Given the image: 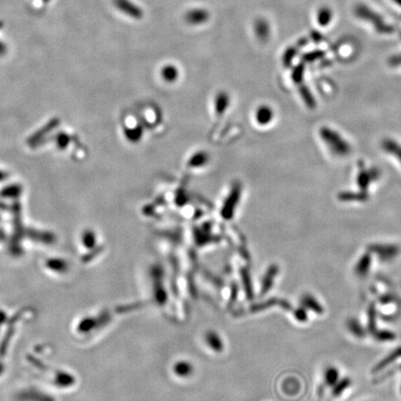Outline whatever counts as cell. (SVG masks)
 <instances>
[{
    "label": "cell",
    "mask_w": 401,
    "mask_h": 401,
    "mask_svg": "<svg viewBox=\"0 0 401 401\" xmlns=\"http://www.w3.org/2000/svg\"><path fill=\"white\" fill-rule=\"evenodd\" d=\"M321 137L335 154L344 155L349 153L350 147L336 132L332 131L328 128H323L321 130Z\"/></svg>",
    "instance_id": "6da1fadb"
},
{
    "label": "cell",
    "mask_w": 401,
    "mask_h": 401,
    "mask_svg": "<svg viewBox=\"0 0 401 401\" xmlns=\"http://www.w3.org/2000/svg\"><path fill=\"white\" fill-rule=\"evenodd\" d=\"M369 252L376 254L384 261H388L399 255L400 248L393 244H373L369 247Z\"/></svg>",
    "instance_id": "7a4b0ae2"
},
{
    "label": "cell",
    "mask_w": 401,
    "mask_h": 401,
    "mask_svg": "<svg viewBox=\"0 0 401 401\" xmlns=\"http://www.w3.org/2000/svg\"><path fill=\"white\" fill-rule=\"evenodd\" d=\"M173 372L176 377L188 378L194 372V366L189 360L180 359L175 362L173 366Z\"/></svg>",
    "instance_id": "3957f363"
},
{
    "label": "cell",
    "mask_w": 401,
    "mask_h": 401,
    "mask_svg": "<svg viewBox=\"0 0 401 401\" xmlns=\"http://www.w3.org/2000/svg\"><path fill=\"white\" fill-rule=\"evenodd\" d=\"M205 343L211 348L212 350L215 352H221L224 348V344L222 342V339L217 332L209 331L205 334L204 337Z\"/></svg>",
    "instance_id": "277c9868"
},
{
    "label": "cell",
    "mask_w": 401,
    "mask_h": 401,
    "mask_svg": "<svg viewBox=\"0 0 401 401\" xmlns=\"http://www.w3.org/2000/svg\"><path fill=\"white\" fill-rule=\"evenodd\" d=\"M371 265H372L371 253L368 252L367 254L362 255L356 264V266H355L356 275L358 277H365L368 274V272L370 271Z\"/></svg>",
    "instance_id": "5b68a950"
},
{
    "label": "cell",
    "mask_w": 401,
    "mask_h": 401,
    "mask_svg": "<svg viewBox=\"0 0 401 401\" xmlns=\"http://www.w3.org/2000/svg\"><path fill=\"white\" fill-rule=\"evenodd\" d=\"M400 357H401V347H398L394 351H392L389 355H387V357L383 358L379 363L372 369V372L373 373L379 372L380 371L384 370L388 365H390L392 362H395L396 360H398Z\"/></svg>",
    "instance_id": "8992f818"
},
{
    "label": "cell",
    "mask_w": 401,
    "mask_h": 401,
    "mask_svg": "<svg viewBox=\"0 0 401 401\" xmlns=\"http://www.w3.org/2000/svg\"><path fill=\"white\" fill-rule=\"evenodd\" d=\"M302 305L305 308L313 310L315 313L322 314L324 311L321 303H319V301L311 294H305L302 297Z\"/></svg>",
    "instance_id": "52a82bcc"
},
{
    "label": "cell",
    "mask_w": 401,
    "mask_h": 401,
    "mask_svg": "<svg viewBox=\"0 0 401 401\" xmlns=\"http://www.w3.org/2000/svg\"><path fill=\"white\" fill-rule=\"evenodd\" d=\"M339 380V371L336 367H328L324 372V382L328 387H335Z\"/></svg>",
    "instance_id": "ba28073f"
},
{
    "label": "cell",
    "mask_w": 401,
    "mask_h": 401,
    "mask_svg": "<svg viewBox=\"0 0 401 401\" xmlns=\"http://www.w3.org/2000/svg\"><path fill=\"white\" fill-rule=\"evenodd\" d=\"M347 329L350 332L353 336H357L358 338H361L365 336V332L362 326L359 324L358 321H356L355 319H350L347 321Z\"/></svg>",
    "instance_id": "9c48e42d"
},
{
    "label": "cell",
    "mask_w": 401,
    "mask_h": 401,
    "mask_svg": "<svg viewBox=\"0 0 401 401\" xmlns=\"http://www.w3.org/2000/svg\"><path fill=\"white\" fill-rule=\"evenodd\" d=\"M350 385L351 380L349 379V378H344L342 381L337 382L336 385H335V387H334V389H333V395H334L335 397L340 396L345 389H347L348 387H350Z\"/></svg>",
    "instance_id": "30bf717a"
},
{
    "label": "cell",
    "mask_w": 401,
    "mask_h": 401,
    "mask_svg": "<svg viewBox=\"0 0 401 401\" xmlns=\"http://www.w3.org/2000/svg\"><path fill=\"white\" fill-rule=\"evenodd\" d=\"M384 148L390 153H395L401 161V148L396 142L391 140H386L384 142Z\"/></svg>",
    "instance_id": "8fae6325"
},
{
    "label": "cell",
    "mask_w": 401,
    "mask_h": 401,
    "mask_svg": "<svg viewBox=\"0 0 401 401\" xmlns=\"http://www.w3.org/2000/svg\"><path fill=\"white\" fill-rule=\"evenodd\" d=\"M373 336L378 341H391L395 339V334L388 331H376Z\"/></svg>",
    "instance_id": "7c38bea8"
},
{
    "label": "cell",
    "mask_w": 401,
    "mask_h": 401,
    "mask_svg": "<svg viewBox=\"0 0 401 401\" xmlns=\"http://www.w3.org/2000/svg\"><path fill=\"white\" fill-rule=\"evenodd\" d=\"M376 313H375V308L372 306L369 309V329L373 334L376 332Z\"/></svg>",
    "instance_id": "4fadbf2b"
},
{
    "label": "cell",
    "mask_w": 401,
    "mask_h": 401,
    "mask_svg": "<svg viewBox=\"0 0 401 401\" xmlns=\"http://www.w3.org/2000/svg\"><path fill=\"white\" fill-rule=\"evenodd\" d=\"M296 320L299 321H306L307 320V313L305 308H299L295 313Z\"/></svg>",
    "instance_id": "5bb4252c"
}]
</instances>
